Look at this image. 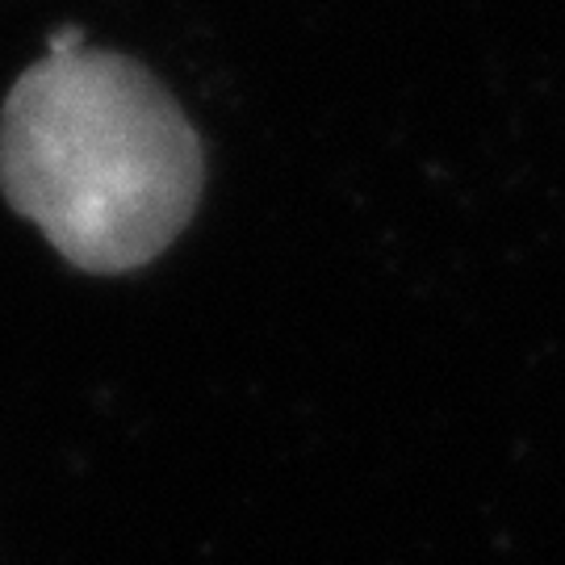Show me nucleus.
Here are the masks:
<instances>
[{
	"label": "nucleus",
	"instance_id": "nucleus-1",
	"mask_svg": "<svg viewBox=\"0 0 565 565\" xmlns=\"http://www.w3.org/2000/svg\"><path fill=\"white\" fill-rule=\"evenodd\" d=\"M205 163L193 121L147 67L63 30L0 109V189L72 268L114 277L181 235Z\"/></svg>",
	"mask_w": 565,
	"mask_h": 565
}]
</instances>
